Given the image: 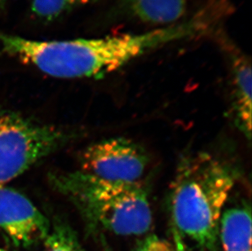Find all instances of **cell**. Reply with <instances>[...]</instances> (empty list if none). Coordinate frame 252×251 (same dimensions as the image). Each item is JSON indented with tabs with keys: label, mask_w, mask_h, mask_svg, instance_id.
Listing matches in <instances>:
<instances>
[{
	"label": "cell",
	"mask_w": 252,
	"mask_h": 251,
	"mask_svg": "<svg viewBox=\"0 0 252 251\" xmlns=\"http://www.w3.org/2000/svg\"><path fill=\"white\" fill-rule=\"evenodd\" d=\"M234 185L232 169L211 154L182 159L170 192L174 228L202 249L217 251L220 221Z\"/></svg>",
	"instance_id": "6da1fadb"
},
{
	"label": "cell",
	"mask_w": 252,
	"mask_h": 251,
	"mask_svg": "<svg viewBox=\"0 0 252 251\" xmlns=\"http://www.w3.org/2000/svg\"><path fill=\"white\" fill-rule=\"evenodd\" d=\"M49 179L74 204L90 231L140 236L152 225L148 193L139 182H114L81 171L51 174Z\"/></svg>",
	"instance_id": "7a4b0ae2"
},
{
	"label": "cell",
	"mask_w": 252,
	"mask_h": 251,
	"mask_svg": "<svg viewBox=\"0 0 252 251\" xmlns=\"http://www.w3.org/2000/svg\"><path fill=\"white\" fill-rule=\"evenodd\" d=\"M71 133L0 108V186L66 145Z\"/></svg>",
	"instance_id": "3957f363"
},
{
	"label": "cell",
	"mask_w": 252,
	"mask_h": 251,
	"mask_svg": "<svg viewBox=\"0 0 252 251\" xmlns=\"http://www.w3.org/2000/svg\"><path fill=\"white\" fill-rule=\"evenodd\" d=\"M81 171L114 182L137 183L148 164L146 152L124 137L100 140L89 145L79 158Z\"/></svg>",
	"instance_id": "277c9868"
},
{
	"label": "cell",
	"mask_w": 252,
	"mask_h": 251,
	"mask_svg": "<svg viewBox=\"0 0 252 251\" xmlns=\"http://www.w3.org/2000/svg\"><path fill=\"white\" fill-rule=\"evenodd\" d=\"M0 228L17 247H29L45 240L51 224L26 196L2 185L0 186Z\"/></svg>",
	"instance_id": "5b68a950"
},
{
	"label": "cell",
	"mask_w": 252,
	"mask_h": 251,
	"mask_svg": "<svg viewBox=\"0 0 252 251\" xmlns=\"http://www.w3.org/2000/svg\"><path fill=\"white\" fill-rule=\"evenodd\" d=\"M228 55L232 88L233 121L248 140L252 138V63L250 57L236 48L229 41H224Z\"/></svg>",
	"instance_id": "8992f818"
},
{
	"label": "cell",
	"mask_w": 252,
	"mask_h": 251,
	"mask_svg": "<svg viewBox=\"0 0 252 251\" xmlns=\"http://www.w3.org/2000/svg\"><path fill=\"white\" fill-rule=\"evenodd\" d=\"M219 237L224 251H252V211L247 202L223 211Z\"/></svg>",
	"instance_id": "52a82bcc"
},
{
	"label": "cell",
	"mask_w": 252,
	"mask_h": 251,
	"mask_svg": "<svg viewBox=\"0 0 252 251\" xmlns=\"http://www.w3.org/2000/svg\"><path fill=\"white\" fill-rule=\"evenodd\" d=\"M189 0H123L129 14L154 25L178 23L188 7Z\"/></svg>",
	"instance_id": "ba28073f"
},
{
	"label": "cell",
	"mask_w": 252,
	"mask_h": 251,
	"mask_svg": "<svg viewBox=\"0 0 252 251\" xmlns=\"http://www.w3.org/2000/svg\"><path fill=\"white\" fill-rule=\"evenodd\" d=\"M44 251H85L76 232L69 224L55 219L48 237L44 240Z\"/></svg>",
	"instance_id": "9c48e42d"
},
{
	"label": "cell",
	"mask_w": 252,
	"mask_h": 251,
	"mask_svg": "<svg viewBox=\"0 0 252 251\" xmlns=\"http://www.w3.org/2000/svg\"><path fill=\"white\" fill-rule=\"evenodd\" d=\"M96 0H32L31 12L37 19L51 22L69 13L77 7Z\"/></svg>",
	"instance_id": "30bf717a"
},
{
	"label": "cell",
	"mask_w": 252,
	"mask_h": 251,
	"mask_svg": "<svg viewBox=\"0 0 252 251\" xmlns=\"http://www.w3.org/2000/svg\"><path fill=\"white\" fill-rule=\"evenodd\" d=\"M133 251H175V248L167 241L153 234L140 241Z\"/></svg>",
	"instance_id": "8fae6325"
},
{
	"label": "cell",
	"mask_w": 252,
	"mask_h": 251,
	"mask_svg": "<svg viewBox=\"0 0 252 251\" xmlns=\"http://www.w3.org/2000/svg\"><path fill=\"white\" fill-rule=\"evenodd\" d=\"M174 242H175V251H186L185 243L183 242V238L178 232L175 228L173 229Z\"/></svg>",
	"instance_id": "7c38bea8"
},
{
	"label": "cell",
	"mask_w": 252,
	"mask_h": 251,
	"mask_svg": "<svg viewBox=\"0 0 252 251\" xmlns=\"http://www.w3.org/2000/svg\"><path fill=\"white\" fill-rule=\"evenodd\" d=\"M8 0H0V6H2L3 7L4 6L5 3L7 2Z\"/></svg>",
	"instance_id": "4fadbf2b"
},
{
	"label": "cell",
	"mask_w": 252,
	"mask_h": 251,
	"mask_svg": "<svg viewBox=\"0 0 252 251\" xmlns=\"http://www.w3.org/2000/svg\"><path fill=\"white\" fill-rule=\"evenodd\" d=\"M0 251H5L4 250L0 249Z\"/></svg>",
	"instance_id": "5bb4252c"
},
{
	"label": "cell",
	"mask_w": 252,
	"mask_h": 251,
	"mask_svg": "<svg viewBox=\"0 0 252 251\" xmlns=\"http://www.w3.org/2000/svg\"></svg>",
	"instance_id": "9a60e30c"
}]
</instances>
